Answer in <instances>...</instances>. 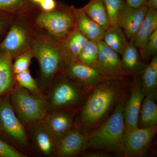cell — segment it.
Masks as SVG:
<instances>
[{"instance_id": "d6986e66", "label": "cell", "mask_w": 157, "mask_h": 157, "mask_svg": "<svg viewBox=\"0 0 157 157\" xmlns=\"http://www.w3.org/2000/svg\"><path fill=\"white\" fill-rule=\"evenodd\" d=\"M157 29V9L149 8L142 24L132 39L140 54L151 35Z\"/></svg>"}, {"instance_id": "e575fe53", "label": "cell", "mask_w": 157, "mask_h": 157, "mask_svg": "<svg viewBox=\"0 0 157 157\" xmlns=\"http://www.w3.org/2000/svg\"><path fill=\"white\" fill-rule=\"evenodd\" d=\"M94 151H84L81 154L83 157H111L112 155L108 152L100 150H94Z\"/></svg>"}, {"instance_id": "cb8c5ba5", "label": "cell", "mask_w": 157, "mask_h": 157, "mask_svg": "<svg viewBox=\"0 0 157 157\" xmlns=\"http://www.w3.org/2000/svg\"><path fill=\"white\" fill-rule=\"evenodd\" d=\"M88 39L75 29L61 42L68 60L76 61Z\"/></svg>"}, {"instance_id": "2e32d148", "label": "cell", "mask_w": 157, "mask_h": 157, "mask_svg": "<svg viewBox=\"0 0 157 157\" xmlns=\"http://www.w3.org/2000/svg\"><path fill=\"white\" fill-rule=\"evenodd\" d=\"M43 120L32 124L33 125L32 137L34 146L37 151L43 155L57 156L56 140Z\"/></svg>"}, {"instance_id": "f1b7e54d", "label": "cell", "mask_w": 157, "mask_h": 157, "mask_svg": "<svg viewBox=\"0 0 157 157\" xmlns=\"http://www.w3.org/2000/svg\"><path fill=\"white\" fill-rule=\"evenodd\" d=\"M107 10L110 25L117 24L118 16L122 7L125 4L124 0H103Z\"/></svg>"}, {"instance_id": "484cf974", "label": "cell", "mask_w": 157, "mask_h": 157, "mask_svg": "<svg viewBox=\"0 0 157 157\" xmlns=\"http://www.w3.org/2000/svg\"><path fill=\"white\" fill-rule=\"evenodd\" d=\"M148 128L157 125V106L155 99L145 96L140 107L138 125Z\"/></svg>"}, {"instance_id": "e0dca14e", "label": "cell", "mask_w": 157, "mask_h": 157, "mask_svg": "<svg viewBox=\"0 0 157 157\" xmlns=\"http://www.w3.org/2000/svg\"><path fill=\"white\" fill-rule=\"evenodd\" d=\"M76 29L89 40L98 42L102 41L105 29L85 13L82 8L73 6Z\"/></svg>"}, {"instance_id": "8d00e7d4", "label": "cell", "mask_w": 157, "mask_h": 157, "mask_svg": "<svg viewBox=\"0 0 157 157\" xmlns=\"http://www.w3.org/2000/svg\"><path fill=\"white\" fill-rule=\"evenodd\" d=\"M147 6L149 8L157 9V0H147Z\"/></svg>"}, {"instance_id": "1f68e13d", "label": "cell", "mask_w": 157, "mask_h": 157, "mask_svg": "<svg viewBox=\"0 0 157 157\" xmlns=\"http://www.w3.org/2000/svg\"><path fill=\"white\" fill-rule=\"evenodd\" d=\"M16 16L0 11V42L5 37Z\"/></svg>"}, {"instance_id": "52a82bcc", "label": "cell", "mask_w": 157, "mask_h": 157, "mask_svg": "<svg viewBox=\"0 0 157 157\" xmlns=\"http://www.w3.org/2000/svg\"><path fill=\"white\" fill-rule=\"evenodd\" d=\"M11 105L24 125L44 120L48 109L43 95H36L19 86H15L9 93Z\"/></svg>"}, {"instance_id": "74e56055", "label": "cell", "mask_w": 157, "mask_h": 157, "mask_svg": "<svg viewBox=\"0 0 157 157\" xmlns=\"http://www.w3.org/2000/svg\"><path fill=\"white\" fill-rule=\"evenodd\" d=\"M31 1H32L33 2L35 3V4L39 6V3H40V2H41L42 0H31Z\"/></svg>"}, {"instance_id": "d590c367", "label": "cell", "mask_w": 157, "mask_h": 157, "mask_svg": "<svg viewBox=\"0 0 157 157\" xmlns=\"http://www.w3.org/2000/svg\"><path fill=\"white\" fill-rule=\"evenodd\" d=\"M124 2L128 6L133 8L147 6V0H125Z\"/></svg>"}, {"instance_id": "7c38bea8", "label": "cell", "mask_w": 157, "mask_h": 157, "mask_svg": "<svg viewBox=\"0 0 157 157\" xmlns=\"http://www.w3.org/2000/svg\"><path fill=\"white\" fill-rule=\"evenodd\" d=\"M99 52L96 68L106 77L125 78L131 75L123 67L118 54L107 46L104 41L98 42Z\"/></svg>"}, {"instance_id": "4316f807", "label": "cell", "mask_w": 157, "mask_h": 157, "mask_svg": "<svg viewBox=\"0 0 157 157\" xmlns=\"http://www.w3.org/2000/svg\"><path fill=\"white\" fill-rule=\"evenodd\" d=\"M99 48L98 42L88 40L85 44L75 61L96 68Z\"/></svg>"}, {"instance_id": "5bb4252c", "label": "cell", "mask_w": 157, "mask_h": 157, "mask_svg": "<svg viewBox=\"0 0 157 157\" xmlns=\"http://www.w3.org/2000/svg\"><path fill=\"white\" fill-rule=\"evenodd\" d=\"M148 7L144 6L133 8L124 4L118 16L117 25L125 34L129 41L135 37L146 16Z\"/></svg>"}, {"instance_id": "8992f818", "label": "cell", "mask_w": 157, "mask_h": 157, "mask_svg": "<svg viewBox=\"0 0 157 157\" xmlns=\"http://www.w3.org/2000/svg\"><path fill=\"white\" fill-rule=\"evenodd\" d=\"M36 29L31 16H16L7 34L0 42V52L12 59L31 50Z\"/></svg>"}, {"instance_id": "ba28073f", "label": "cell", "mask_w": 157, "mask_h": 157, "mask_svg": "<svg viewBox=\"0 0 157 157\" xmlns=\"http://www.w3.org/2000/svg\"><path fill=\"white\" fill-rule=\"evenodd\" d=\"M9 93L0 97V138L9 144L26 149L29 147L27 134L11 105Z\"/></svg>"}, {"instance_id": "277c9868", "label": "cell", "mask_w": 157, "mask_h": 157, "mask_svg": "<svg viewBox=\"0 0 157 157\" xmlns=\"http://www.w3.org/2000/svg\"><path fill=\"white\" fill-rule=\"evenodd\" d=\"M50 85L48 95L45 97L48 110H76L82 107L88 94L79 83L62 72Z\"/></svg>"}, {"instance_id": "4fadbf2b", "label": "cell", "mask_w": 157, "mask_h": 157, "mask_svg": "<svg viewBox=\"0 0 157 157\" xmlns=\"http://www.w3.org/2000/svg\"><path fill=\"white\" fill-rule=\"evenodd\" d=\"M131 86V94L127 98L124 109V118L125 132L138 128L140 107L145 95L141 87L139 76L134 77Z\"/></svg>"}, {"instance_id": "9c48e42d", "label": "cell", "mask_w": 157, "mask_h": 157, "mask_svg": "<svg viewBox=\"0 0 157 157\" xmlns=\"http://www.w3.org/2000/svg\"><path fill=\"white\" fill-rule=\"evenodd\" d=\"M157 132V125L139 128L125 132L123 142L122 156L140 157L148 151Z\"/></svg>"}, {"instance_id": "d4e9b609", "label": "cell", "mask_w": 157, "mask_h": 157, "mask_svg": "<svg viewBox=\"0 0 157 157\" xmlns=\"http://www.w3.org/2000/svg\"><path fill=\"white\" fill-rule=\"evenodd\" d=\"M82 9L88 16L105 30L110 26L103 0H90Z\"/></svg>"}, {"instance_id": "5b68a950", "label": "cell", "mask_w": 157, "mask_h": 157, "mask_svg": "<svg viewBox=\"0 0 157 157\" xmlns=\"http://www.w3.org/2000/svg\"><path fill=\"white\" fill-rule=\"evenodd\" d=\"M32 21L36 28L61 42L76 29L73 6L64 4H57L52 11L41 10Z\"/></svg>"}, {"instance_id": "836d02e7", "label": "cell", "mask_w": 157, "mask_h": 157, "mask_svg": "<svg viewBox=\"0 0 157 157\" xmlns=\"http://www.w3.org/2000/svg\"><path fill=\"white\" fill-rule=\"evenodd\" d=\"M57 4L55 0H42L39 6L42 11H50L55 9Z\"/></svg>"}, {"instance_id": "7402d4cb", "label": "cell", "mask_w": 157, "mask_h": 157, "mask_svg": "<svg viewBox=\"0 0 157 157\" xmlns=\"http://www.w3.org/2000/svg\"><path fill=\"white\" fill-rule=\"evenodd\" d=\"M39 9L31 0H0V11L16 16H31Z\"/></svg>"}, {"instance_id": "9a60e30c", "label": "cell", "mask_w": 157, "mask_h": 157, "mask_svg": "<svg viewBox=\"0 0 157 157\" xmlns=\"http://www.w3.org/2000/svg\"><path fill=\"white\" fill-rule=\"evenodd\" d=\"M75 110H54L48 113L44 124L57 143L73 128Z\"/></svg>"}, {"instance_id": "603a6c76", "label": "cell", "mask_w": 157, "mask_h": 157, "mask_svg": "<svg viewBox=\"0 0 157 157\" xmlns=\"http://www.w3.org/2000/svg\"><path fill=\"white\" fill-rule=\"evenodd\" d=\"M127 38L123 30L116 24L105 30L103 41L112 50L121 55L128 42Z\"/></svg>"}, {"instance_id": "d6a6232c", "label": "cell", "mask_w": 157, "mask_h": 157, "mask_svg": "<svg viewBox=\"0 0 157 157\" xmlns=\"http://www.w3.org/2000/svg\"><path fill=\"white\" fill-rule=\"evenodd\" d=\"M25 157V154L0 138V157Z\"/></svg>"}, {"instance_id": "4dcf8cb0", "label": "cell", "mask_w": 157, "mask_h": 157, "mask_svg": "<svg viewBox=\"0 0 157 157\" xmlns=\"http://www.w3.org/2000/svg\"><path fill=\"white\" fill-rule=\"evenodd\" d=\"M157 51V29L148 38L144 49L140 53L144 62L147 61L156 53Z\"/></svg>"}, {"instance_id": "6da1fadb", "label": "cell", "mask_w": 157, "mask_h": 157, "mask_svg": "<svg viewBox=\"0 0 157 157\" xmlns=\"http://www.w3.org/2000/svg\"><path fill=\"white\" fill-rule=\"evenodd\" d=\"M125 78L107 79L96 86L81 107L78 124L86 131L97 128L113 108L128 98Z\"/></svg>"}, {"instance_id": "ffe728a7", "label": "cell", "mask_w": 157, "mask_h": 157, "mask_svg": "<svg viewBox=\"0 0 157 157\" xmlns=\"http://www.w3.org/2000/svg\"><path fill=\"white\" fill-rule=\"evenodd\" d=\"M12 59L0 52V97L8 94L15 86Z\"/></svg>"}, {"instance_id": "44dd1931", "label": "cell", "mask_w": 157, "mask_h": 157, "mask_svg": "<svg viewBox=\"0 0 157 157\" xmlns=\"http://www.w3.org/2000/svg\"><path fill=\"white\" fill-rule=\"evenodd\" d=\"M148 64L145 65L141 74V87L145 96L155 100L157 86V53L152 57Z\"/></svg>"}, {"instance_id": "30bf717a", "label": "cell", "mask_w": 157, "mask_h": 157, "mask_svg": "<svg viewBox=\"0 0 157 157\" xmlns=\"http://www.w3.org/2000/svg\"><path fill=\"white\" fill-rule=\"evenodd\" d=\"M61 72L79 83L88 94L102 82L116 78L103 76L96 68L75 61L68 60L66 62Z\"/></svg>"}, {"instance_id": "3957f363", "label": "cell", "mask_w": 157, "mask_h": 157, "mask_svg": "<svg viewBox=\"0 0 157 157\" xmlns=\"http://www.w3.org/2000/svg\"><path fill=\"white\" fill-rule=\"evenodd\" d=\"M127 98L118 104L112 114L101 124L89 132V148L113 153L122 156L125 133L124 109Z\"/></svg>"}, {"instance_id": "ac0fdd59", "label": "cell", "mask_w": 157, "mask_h": 157, "mask_svg": "<svg viewBox=\"0 0 157 157\" xmlns=\"http://www.w3.org/2000/svg\"><path fill=\"white\" fill-rule=\"evenodd\" d=\"M139 52L133 41L130 40L121 55L123 67L134 77L140 76L145 66Z\"/></svg>"}, {"instance_id": "83f0119b", "label": "cell", "mask_w": 157, "mask_h": 157, "mask_svg": "<svg viewBox=\"0 0 157 157\" xmlns=\"http://www.w3.org/2000/svg\"><path fill=\"white\" fill-rule=\"evenodd\" d=\"M14 78L19 86L28 90L34 94L42 95L37 82L31 75L29 69L15 74Z\"/></svg>"}, {"instance_id": "8fae6325", "label": "cell", "mask_w": 157, "mask_h": 157, "mask_svg": "<svg viewBox=\"0 0 157 157\" xmlns=\"http://www.w3.org/2000/svg\"><path fill=\"white\" fill-rule=\"evenodd\" d=\"M89 145V132L78 124L73 125L71 130L57 143V156L70 157L81 154Z\"/></svg>"}, {"instance_id": "7a4b0ae2", "label": "cell", "mask_w": 157, "mask_h": 157, "mask_svg": "<svg viewBox=\"0 0 157 157\" xmlns=\"http://www.w3.org/2000/svg\"><path fill=\"white\" fill-rule=\"evenodd\" d=\"M32 50L40 68L37 84L43 90L62 72L68 59L61 42L37 29Z\"/></svg>"}, {"instance_id": "f546056e", "label": "cell", "mask_w": 157, "mask_h": 157, "mask_svg": "<svg viewBox=\"0 0 157 157\" xmlns=\"http://www.w3.org/2000/svg\"><path fill=\"white\" fill-rule=\"evenodd\" d=\"M33 58H34V55L32 49L15 58L12 66L14 75L28 70Z\"/></svg>"}]
</instances>
